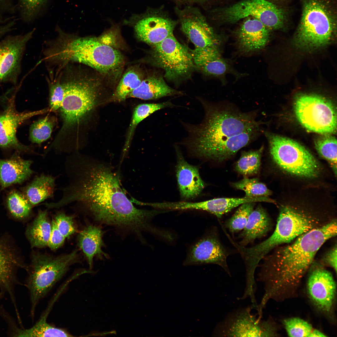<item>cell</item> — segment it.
I'll use <instances>...</instances> for the list:
<instances>
[{"label":"cell","instance_id":"cell-1","mask_svg":"<svg viewBox=\"0 0 337 337\" xmlns=\"http://www.w3.org/2000/svg\"><path fill=\"white\" fill-rule=\"evenodd\" d=\"M67 164L69 183L61 199L54 203L55 208L80 203L99 225L112 227L124 235L138 237L148 229L153 211L134 206L112 166L77 154Z\"/></svg>","mask_w":337,"mask_h":337},{"label":"cell","instance_id":"cell-2","mask_svg":"<svg viewBox=\"0 0 337 337\" xmlns=\"http://www.w3.org/2000/svg\"><path fill=\"white\" fill-rule=\"evenodd\" d=\"M198 100L204 110L202 122L183 124L188 135L184 142L194 155L222 162L260 135L263 123L256 120L257 110L243 112L232 105Z\"/></svg>","mask_w":337,"mask_h":337},{"label":"cell","instance_id":"cell-3","mask_svg":"<svg viewBox=\"0 0 337 337\" xmlns=\"http://www.w3.org/2000/svg\"><path fill=\"white\" fill-rule=\"evenodd\" d=\"M337 235V220L313 229L290 244L278 246L262 259L257 280L264 284L262 301L292 293L308 271L317 252L327 240Z\"/></svg>","mask_w":337,"mask_h":337},{"label":"cell","instance_id":"cell-4","mask_svg":"<svg viewBox=\"0 0 337 337\" xmlns=\"http://www.w3.org/2000/svg\"><path fill=\"white\" fill-rule=\"evenodd\" d=\"M65 96L59 110L61 127L50 145L54 149L79 148L81 131L96 105L98 82L79 64L69 63L60 71Z\"/></svg>","mask_w":337,"mask_h":337},{"label":"cell","instance_id":"cell-5","mask_svg":"<svg viewBox=\"0 0 337 337\" xmlns=\"http://www.w3.org/2000/svg\"><path fill=\"white\" fill-rule=\"evenodd\" d=\"M56 30L57 36L50 41L46 52L48 61L55 66L62 68L69 63H77L108 73L123 62L119 51L95 37L67 33L59 27Z\"/></svg>","mask_w":337,"mask_h":337},{"label":"cell","instance_id":"cell-6","mask_svg":"<svg viewBox=\"0 0 337 337\" xmlns=\"http://www.w3.org/2000/svg\"><path fill=\"white\" fill-rule=\"evenodd\" d=\"M310 209L284 205L280 209L275 230L266 240L246 249L247 255L258 264L272 250L288 243L300 236L321 227L335 219Z\"/></svg>","mask_w":337,"mask_h":337},{"label":"cell","instance_id":"cell-7","mask_svg":"<svg viewBox=\"0 0 337 337\" xmlns=\"http://www.w3.org/2000/svg\"><path fill=\"white\" fill-rule=\"evenodd\" d=\"M330 5L326 0H303L302 17L294 40L297 47L313 50L329 44L336 26Z\"/></svg>","mask_w":337,"mask_h":337},{"label":"cell","instance_id":"cell-8","mask_svg":"<svg viewBox=\"0 0 337 337\" xmlns=\"http://www.w3.org/2000/svg\"><path fill=\"white\" fill-rule=\"evenodd\" d=\"M78 256L77 250L56 256L41 252L34 255L27 281L30 295L32 318L39 302L61 279L70 267L78 262Z\"/></svg>","mask_w":337,"mask_h":337},{"label":"cell","instance_id":"cell-9","mask_svg":"<svg viewBox=\"0 0 337 337\" xmlns=\"http://www.w3.org/2000/svg\"><path fill=\"white\" fill-rule=\"evenodd\" d=\"M265 134L269 141L271 157L282 169L304 177L314 178L319 175V163L303 146L288 138L267 132Z\"/></svg>","mask_w":337,"mask_h":337},{"label":"cell","instance_id":"cell-10","mask_svg":"<svg viewBox=\"0 0 337 337\" xmlns=\"http://www.w3.org/2000/svg\"><path fill=\"white\" fill-rule=\"evenodd\" d=\"M293 108L300 124L309 131L331 134L337 129V111L334 103L322 96L300 94L295 98Z\"/></svg>","mask_w":337,"mask_h":337},{"label":"cell","instance_id":"cell-11","mask_svg":"<svg viewBox=\"0 0 337 337\" xmlns=\"http://www.w3.org/2000/svg\"><path fill=\"white\" fill-rule=\"evenodd\" d=\"M250 306L240 308L229 313L215 328L213 335L217 337H275L277 328L273 320L262 319L252 314Z\"/></svg>","mask_w":337,"mask_h":337},{"label":"cell","instance_id":"cell-12","mask_svg":"<svg viewBox=\"0 0 337 337\" xmlns=\"http://www.w3.org/2000/svg\"><path fill=\"white\" fill-rule=\"evenodd\" d=\"M153 47L154 62L164 71L167 79L177 81L192 71L195 65L190 51L173 34Z\"/></svg>","mask_w":337,"mask_h":337},{"label":"cell","instance_id":"cell-13","mask_svg":"<svg viewBox=\"0 0 337 337\" xmlns=\"http://www.w3.org/2000/svg\"><path fill=\"white\" fill-rule=\"evenodd\" d=\"M223 14L225 20L232 23L252 16L269 30L282 28L286 19L282 9L266 0H244L225 8Z\"/></svg>","mask_w":337,"mask_h":337},{"label":"cell","instance_id":"cell-14","mask_svg":"<svg viewBox=\"0 0 337 337\" xmlns=\"http://www.w3.org/2000/svg\"><path fill=\"white\" fill-rule=\"evenodd\" d=\"M35 31L8 35L0 41V84L17 83L27 45Z\"/></svg>","mask_w":337,"mask_h":337},{"label":"cell","instance_id":"cell-15","mask_svg":"<svg viewBox=\"0 0 337 337\" xmlns=\"http://www.w3.org/2000/svg\"><path fill=\"white\" fill-rule=\"evenodd\" d=\"M308 271L307 290L309 297L320 310L329 314L333 310L336 293L333 276L323 264L315 261Z\"/></svg>","mask_w":337,"mask_h":337},{"label":"cell","instance_id":"cell-16","mask_svg":"<svg viewBox=\"0 0 337 337\" xmlns=\"http://www.w3.org/2000/svg\"><path fill=\"white\" fill-rule=\"evenodd\" d=\"M229 254L215 232H209L190 247L184 263L186 265L216 264L231 276L227 262Z\"/></svg>","mask_w":337,"mask_h":337},{"label":"cell","instance_id":"cell-17","mask_svg":"<svg viewBox=\"0 0 337 337\" xmlns=\"http://www.w3.org/2000/svg\"><path fill=\"white\" fill-rule=\"evenodd\" d=\"M5 110L0 114V147L15 149L20 151H32L30 147L21 144L16 136L18 127L27 120L42 115L49 110V108L28 112H18L16 110L12 99Z\"/></svg>","mask_w":337,"mask_h":337},{"label":"cell","instance_id":"cell-18","mask_svg":"<svg viewBox=\"0 0 337 337\" xmlns=\"http://www.w3.org/2000/svg\"><path fill=\"white\" fill-rule=\"evenodd\" d=\"M179 15L181 30L195 48L217 47L219 40L199 12L187 9L179 12Z\"/></svg>","mask_w":337,"mask_h":337},{"label":"cell","instance_id":"cell-19","mask_svg":"<svg viewBox=\"0 0 337 337\" xmlns=\"http://www.w3.org/2000/svg\"><path fill=\"white\" fill-rule=\"evenodd\" d=\"M176 22L164 15L153 14L139 19L134 26L137 37L154 46L173 35Z\"/></svg>","mask_w":337,"mask_h":337},{"label":"cell","instance_id":"cell-20","mask_svg":"<svg viewBox=\"0 0 337 337\" xmlns=\"http://www.w3.org/2000/svg\"><path fill=\"white\" fill-rule=\"evenodd\" d=\"M175 148L177 156L176 176L180 196L185 199L195 198L202 191L204 183L197 167L188 163L178 147Z\"/></svg>","mask_w":337,"mask_h":337},{"label":"cell","instance_id":"cell-21","mask_svg":"<svg viewBox=\"0 0 337 337\" xmlns=\"http://www.w3.org/2000/svg\"><path fill=\"white\" fill-rule=\"evenodd\" d=\"M269 31L257 19H247L243 22L237 35L240 49L245 52L262 49L268 42Z\"/></svg>","mask_w":337,"mask_h":337},{"label":"cell","instance_id":"cell-22","mask_svg":"<svg viewBox=\"0 0 337 337\" xmlns=\"http://www.w3.org/2000/svg\"><path fill=\"white\" fill-rule=\"evenodd\" d=\"M104 233L101 225L89 224L85 227L79 235V245L85 256L90 270L93 268L94 257L100 260L109 258V255L102 249L105 247L103 239Z\"/></svg>","mask_w":337,"mask_h":337},{"label":"cell","instance_id":"cell-23","mask_svg":"<svg viewBox=\"0 0 337 337\" xmlns=\"http://www.w3.org/2000/svg\"><path fill=\"white\" fill-rule=\"evenodd\" d=\"M32 161L22 159L15 153L9 158L0 159V186L5 188L15 184L22 183L33 173Z\"/></svg>","mask_w":337,"mask_h":337},{"label":"cell","instance_id":"cell-24","mask_svg":"<svg viewBox=\"0 0 337 337\" xmlns=\"http://www.w3.org/2000/svg\"><path fill=\"white\" fill-rule=\"evenodd\" d=\"M190 52L194 65L208 75L221 76L230 70L229 65L222 57L217 47L195 48Z\"/></svg>","mask_w":337,"mask_h":337},{"label":"cell","instance_id":"cell-25","mask_svg":"<svg viewBox=\"0 0 337 337\" xmlns=\"http://www.w3.org/2000/svg\"><path fill=\"white\" fill-rule=\"evenodd\" d=\"M266 202L275 203L276 201L268 197L242 198H219L198 202H195V210L207 211L221 218L224 214L240 205L249 202Z\"/></svg>","mask_w":337,"mask_h":337},{"label":"cell","instance_id":"cell-26","mask_svg":"<svg viewBox=\"0 0 337 337\" xmlns=\"http://www.w3.org/2000/svg\"><path fill=\"white\" fill-rule=\"evenodd\" d=\"M271 220L264 208L259 205L250 213L241 234L240 245L244 247L265 236L271 227Z\"/></svg>","mask_w":337,"mask_h":337},{"label":"cell","instance_id":"cell-27","mask_svg":"<svg viewBox=\"0 0 337 337\" xmlns=\"http://www.w3.org/2000/svg\"><path fill=\"white\" fill-rule=\"evenodd\" d=\"M183 95L182 92L168 85L162 77L154 76L142 81L139 85L128 96L148 100H155L167 96Z\"/></svg>","mask_w":337,"mask_h":337},{"label":"cell","instance_id":"cell-28","mask_svg":"<svg viewBox=\"0 0 337 337\" xmlns=\"http://www.w3.org/2000/svg\"><path fill=\"white\" fill-rule=\"evenodd\" d=\"M55 178L42 174L36 177L26 188L24 195L32 206L53 197Z\"/></svg>","mask_w":337,"mask_h":337},{"label":"cell","instance_id":"cell-29","mask_svg":"<svg viewBox=\"0 0 337 337\" xmlns=\"http://www.w3.org/2000/svg\"><path fill=\"white\" fill-rule=\"evenodd\" d=\"M51 230L46 211L39 210L27 232L32 247L42 248L48 246Z\"/></svg>","mask_w":337,"mask_h":337},{"label":"cell","instance_id":"cell-30","mask_svg":"<svg viewBox=\"0 0 337 337\" xmlns=\"http://www.w3.org/2000/svg\"><path fill=\"white\" fill-rule=\"evenodd\" d=\"M47 313L42 315L32 327L16 330V336L23 337H73L66 330L53 326L46 321Z\"/></svg>","mask_w":337,"mask_h":337},{"label":"cell","instance_id":"cell-31","mask_svg":"<svg viewBox=\"0 0 337 337\" xmlns=\"http://www.w3.org/2000/svg\"><path fill=\"white\" fill-rule=\"evenodd\" d=\"M283 324L289 337H326V335L304 320L298 317L284 319Z\"/></svg>","mask_w":337,"mask_h":337},{"label":"cell","instance_id":"cell-32","mask_svg":"<svg viewBox=\"0 0 337 337\" xmlns=\"http://www.w3.org/2000/svg\"><path fill=\"white\" fill-rule=\"evenodd\" d=\"M263 149L262 146L256 150L243 152L236 164V170L245 176L256 174L260 169Z\"/></svg>","mask_w":337,"mask_h":337},{"label":"cell","instance_id":"cell-33","mask_svg":"<svg viewBox=\"0 0 337 337\" xmlns=\"http://www.w3.org/2000/svg\"><path fill=\"white\" fill-rule=\"evenodd\" d=\"M56 123L55 118L46 116L34 122L30 126L29 138L32 143L40 144L51 136Z\"/></svg>","mask_w":337,"mask_h":337},{"label":"cell","instance_id":"cell-34","mask_svg":"<svg viewBox=\"0 0 337 337\" xmlns=\"http://www.w3.org/2000/svg\"><path fill=\"white\" fill-rule=\"evenodd\" d=\"M315 140V147L319 154L327 160L336 173L337 140L331 134H321Z\"/></svg>","mask_w":337,"mask_h":337},{"label":"cell","instance_id":"cell-35","mask_svg":"<svg viewBox=\"0 0 337 337\" xmlns=\"http://www.w3.org/2000/svg\"><path fill=\"white\" fill-rule=\"evenodd\" d=\"M46 80L49 89V109L50 111L55 112L61 107L65 96L64 86L61 82L60 71L54 74L50 72L49 77Z\"/></svg>","mask_w":337,"mask_h":337},{"label":"cell","instance_id":"cell-36","mask_svg":"<svg viewBox=\"0 0 337 337\" xmlns=\"http://www.w3.org/2000/svg\"><path fill=\"white\" fill-rule=\"evenodd\" d=\"M232 185L237 189L243 191L247 197H268L272 193L266 185L260 182L257 178L245 177L239 181L232 183Z\"/></svg>","mask_w":337,"mask_h":337},{"label":"cell","instance_id":"cell-37","mask_svg":"<svg viewBox=\"0 0 337 337\" xmlns=\"http://www.w3.org/2000/svg\"><path fill=\"white\" fill-rule=\"evenodd\" d=\"M8 208L15 217L23 218L28 216L32 206L24 195L16 191H12L8 196L7 200Z\"/></svg>","mask_w":337,"mask_h":337},{"label":"cell","instance_id":"cell-38","mask_svg":"<svg viewBox=\"0 0 337 337\" xmlns=\"http://www.w3.org/2000/svg\"><path fill=\"white\" fill-rule=\"evenodd\" d=\"M16 12L25 22L33 21L48 0H17Z\"/></svg>","mask_w":337,"mask_h":337},{"label":"cell","instance_id":"cell-39","mask_svg":"<svg viewBox=\"0 0 337 337\" xmlns=\"http://www.w3.org/2000/svg\"><path fill=\"white\" fill-rule=\"evenodd\" d=\"M254 202L242 204L232 216L226 221L225 226L231 232H237L244 228L249 215L254 209Z\"/></svg>","mask_w":337,"mask_h":337},{"label":"cell","instance_id":"cell-40","mask_svg":"<svg viewBox=\"0 0 337 337\" xmlns=\"http://www.w3.org/2000/svg\"><path fill=\"white\" fill-rule=\"evenodd\" d=\"M174 106L169 101L158 103H144L139 105L135 108L133 115L129 127V134L132 133L140 122L153 113L162 109Z\"/></svg>","mask_w":337,"mask_h":337},{"label":"cell","instance_id":"cell-41","mask_svg":"<svg viewBox=\"0 0 337 337\" xmlns=\"http://www.w3.org/2000/svg\"><path fill=\"white\" fill-rule=\"evenodd\" d=\"M142 81L134 71H129L123 75L117 87L115 95L118 100H125L129 95L137 88Z\"/></svg>","mask_w":337,"mask_h":337},{"label":"cell","instance_id":"cell-42","mask_svg":"<svg viewBox=\"0 0 337 337\" xmlns=\"http://www.w3.org/2000/svg\"><path fill=\"white\" fill-rule=\"evenodd\" d=\"M54 220L58 230L66 238L70 237L75 232L72 216L60 212L56 216Z\"/></svg>","mask_w":337,"mask_h":337},{"label":"cell","instance_id":"cell-43","mask_svg":"<svg viewBox=\"0 0 337 337\" xmlns=\"http://www.w3.org/2000/svg\"><path fill=\"white\" fill-rule=\"evenodd\" d=\"M65 237L57 228L54 220L51 223V230L48 246L52 250H56L64 243Z\"/></svg>","mask_w":337,"mask_h":337},{"label":"cell","instance_id":"cell-44","mask_svg":"<svg viewBox=\"0 0 337 337\" xmlns=\"http://www.w3.org/2000/svg\"><path fill=\"white\" fill-rule=\"evenodd\" d=\"M337 245L335 244L325 255L322 260V264L332 268L337 272Z\"/></svg>","mask_w":337,"mask_h":337},{"label":"cell","instance_id":"cell-45","mask_svg":"<svg viewBox=\"0 0 337 337\" xmlns=\"http://www.w3.org/2000/svg\"><path fill=\"white\" fill-rule=\"evenodd\" d=\"M16 12V4L13 0H0V18L6 17L5 15L13 14Z\"/></svg>","mask_w":337,"mask_h":337},{"label":"cell","instance_id":"cell-46","mask_svg":"<svg viewBox=\"0 0 337 337\" xmlns=\"http://www.w3.org/2000/svg\"><path fill=\"white\" fill-rule=\"evenodd\" d=\"M17 20L14 18L8 22L0 25V37L14 30Z\"/></svg>","mask_w":337,"mask_h":337},{"label":"cell","instance_id":"cell-47","mask_svg":"<svg viewBox=\"0 0 337 337\" xmlns=\"http://www.w3.org/2000/svg\"><path fill=\"white\" fill-rule=\"evenodd\" d=\"M7 22V19L6 18H0V25L5 23Z\"/></svg>","mask_w":337,"mask_h":337},{"label":"cell","instance_id":"cell-48","mask_svg":"<svg viewBox=\"0 0 337 337\" xmlns=\"http://www.w3.org/2000/svg\"><path fill=\"white\" fill-rule=\"evenodd\" d=\"M184 0L186 1H191V2H196V1H200V0Z\"/></svg>","mask_w":337,"mask_h":337}]
</instances>
